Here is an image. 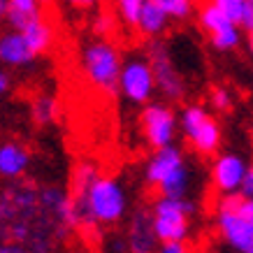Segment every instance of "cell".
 <instances>
[{
	"label": "cell",
	"instance_id": "15",
	"mask_svg": "<svg viewBox=\"0 0 253 253\" xmlns=\"http://www.w3.org/2000/svg\"><path fill=\"white\" fill-rule=\"evenodd\" d=\"M28 151L16 142H5L0 146V174L5 179H16L28 168Z\"/></svg>",
	"mask_w": 253,
	"mask_h": 253
},
{
	"label": "cell",
	"instance_id": "32",
	"mask_svg": "<svg viewBox=\"0 0 253 253\" xmlns=\"http://www.w3.org/2000/svg\"><path fill=\"white\" fill-rule=\"evenodd\" d=\"M249 49L253 51V31H249Z\"/></svg>",
	"mask_w": 253,
	"mask_h": 253
},
{
	"label": "cell",
	"instance_id": "14",
	"mask_svg": "<svg viewBox=\"0 0 253 253\" xmlns=\"http://www.w3.org/2000/svg\"><path fill=\"white\" fill-rule=\"evenodd\" d=\"M179 163H184V156L176 146H163V149H156V154L151 156V161L146 165V181L151 186H158L161 179L168 174L172 168H176Z\"/></svg>",
	"mask_w": 253,
	"mask_h": 253
},
{
	"label": "cell",
	"instance_id": "12",
	"mask_svg": "<svg viewBox=\"0 0 253 253\" xmlns=\"http://www.w3.org/2000/svg\"><path fill=\"white\" fill-rule=\"evenodd\" d=\"M0 12L12 31H23L42 16V0H0Z\"/></svg>",
	"mask_w": 253,
	"mask_h": 253
},
{
	"label": "cell",
	"instance_id": "28",
	"mask_svg": "<svg viewBox=\"0 0 253 253\" xmlns=\"http://www.w3.org/2000/svg\"><path fill=\"white\" fill-rule=\"evenodd\" d=\"M158 253H188V249L184 246V242H165Z\"/></svg>",
	"mask_w": 253,
	"mask_h": 253
},
{
	"label": "cell",
	"instance_id": "16",
	"mask_svg": "<svg viewBox=\"0 0 253 253\" xmlns=\"http://www.w3.org/2000/svg\"><path fill=\"white\" fill-rule=\"evenodd\" d=\"M168 21H169V16L165 14L156 2L146 0L144 9H142V14H139L137 31L142 33V35H149V38H158V35L168 28Z\"/></svg>",
	"mask_w": 253,
	"mask_h": 253
},
{
	"label": "cell",
	"instance_id": "27",
	"mask_svg": "<svg viewBox=\"0 0 253 253\" xmlns=\"http://www.w3.org/2000/svg\"><path fill=\"white\" fill-rule=\"evenodd\" d=\"M0 253H35V251H33V249H28V246L19 244V242H7V244H2Z\"/></svg>",
	"mask_w": 253,
	"mask_h": 253
},
{
	"label": "cell",
	"instance_id": "10",
	"mask_svg": "<svg viewBox=\"0 0 253 253\" xmlns=\"http://www.w3.org/2000/svg\"><path fill=\"white\" fill-rule=\"evenodd\" d=\"M246 165L239 156L235 154H225L221 156L218 161L214 163V186L218 188L221 193H235V191H242V184H244V176H246Z\"/></svg>",
	"mask_w": 253,
	"mask_h": 253
},
{
	"label": "cell",
	"instance_id": "20",
	"mask_svg": "<svg viewBox=\"0 0 253 253\" xmlns=\"http://www.w3.org/2000/svg\"><path fill=\"white\" fill-rule=\"evenodd\" d=\"M114 5H116L119 16L123 19V23L130 26V28H137L139 14H142V9H144L146 0H114Z\"/></svg>",
	"mask_w": 253,
	"mask_h": 253
},
{
	"label": "cell",
	"instance_id": "13",
	"mask_svg": "<svg viewBox=\"0 0 253 253\" xmlns=\"http://www.w3.org/2000/svg\"><path fill=\"white\" fill-rule=\"evenodd\" d=\"M0 58H2L5 65L19 68V65L31 63L35 58V54H33L26 35L21 31H12V33H5L2 40H0Z\"/></svg>",
	"mask_w": 253,
	"mask_h": 253
},
{
	"label": "cell",
	"instance_id": "6",
	"mask_svg": "<svg viewBox=\"0 0 253 253\" xmlns=\"http://www.w3.org/2000/svg\"><path fill=\"white\" fill-rule=\"evenodd\" d=\"M146 58L154 68L156 75V86L161 88V93L169 100H179L184 95V79L176 72L174 63H172V56H169L168 46L163 44L161 40H151L149 46H146Z\"/></svg>",
	"mask_w": 253,
	"mask_h": 253
},
{
	"label": "cell",
	"instance_id": "5",
	"mask_svg": "<svg viewBox=\"0 0 253 253\" xmlns=\"http://www.w3.org/2000/svg\"><path fill=\"white\" fill-rule=\"evenodd\" d=\"M200 26H202V31L209 35L211 40V44L218 49V51H230L235 46L239 44V23H235L230 16H225L221 9L216 7L211 0H205L202 2V7H200Z\"/></svg>",
	"mask_w": 253,
	"mask_h": 253
},
{
	"label": "cell",
	"instance_id": "19",
	"mask_svg": "<svg viewBox=\"0 0 253 253\" xmlns=\"http://www.w3.org/2000/svg\"><path fill=\"white\" fill-rule=\"evenodd\" d=\"M98 169L93 168L91 163H84V165H79L77 169H75V179H72V198H82L88 188H91V184L98 179Z\"/></svg>",
	"mask_w": 253,
	"mask_h": 253
},
{
	"label": "cell",
	"instance_id": "1",
	"mask_svg": "<svg viewBox=\"0 0 253 253\" xmlns=\"http://www.w3.org/2000/svg\"><path fill=\"white\" fill-rule=\"evenodd\" d=\"M84 225H112L126 211V193L119 181L98 176L82 198H72Z\"/></svg>",
	"mask_w": 253,
	"mask_h": 253
},
{
	"label": "cell",
	"instance_id": "23",
	"mask_svg": "<svg viewBox=\"0 0 253 253\" xmlns=\"http://www.w3.org/2000/svg\"><path fill=\"white\" fill-rule=\"evenodd\" d=\"M211 2H214L225 16H230L235 23H242V14H244L246 0H211Z\"/></svg>",
	"mask_w": 253,
	"mask_h": 253
},
{
	"label": "cell",
	"instance_id": "3",
	"mask_svg": "<svg viewBox=\"0 0 253 253\" xmlns=\"http://www.w3.org/2000/svg\"><path fill=\"white\" fill-rule=\"evenodd\" d=\"M193 205L184 198H161L154 205V223L158 239L165 242H184L188 235V216Z\"/></svg>",
	"mask_w": 253,
	"mask_h": 253
},
{
	"label": "cell",
	"instance_id": "25",
	"mask_svg": "<svg viewBox=\"0 0 253 253\" xmlns=\"http://www.w3.org/2000/svg\"><path fill=\"white\" fill-rule=\"evenodd\" d=\"M230 93L225 91V88H214V91H211V105H214L216 109H228L230 107Z\"/></svg>",
	"mask_w": 253,
	"mask_h": 253
},
{
	"label": "cell",
	"instance_id": "22",
	"mask_svg": "<svg viewBox=\"0 0 253 253\" xmlns=\"http://www.w3.org/2000/svg\"><path fill=\"white\" fill-rule=\"evenodd\" d=\"M56 114H58V105H56L54 98H49V95H40V98L33 102V119H35L38 123L54 121Z\"/></svg>",
	"mask_w": 253,
	"mask_h": 253
},
{
	"label": "cell",
	"instance_id": "24",
	"mask_svg": "<svg viewBox=\"0 0 253 253\" xmlns=\"http://www.w3.org/2000/svg\"><path fill=\"white\" fill-rule=\"evenodd\" d=\"M114 26H116V21L109 12H100V14H95V19H93V33H95L98 38L112 35V33H114Z\"/></svg>",
	"mask_w": 253,
	"mask_h": 253
},
{
	"label": "cell",
	"instance_id": "7",
	"mask_svg": "<svg viewBox=\"0 0 253 253\" xmlns=\"http://www.w3.org/2000/svg\"><path fill=\"white\" fill-rule=\"evenodd\" d=\"M218 230L235 251L253 253V221L223 200H218Z\"/></svg>",
	"mask_w": 253,
	"mask_h": 253
},
{
	"label": "cell",
	"instance_id": "8",
	"mask_svg": "<svg viewBox=\"0 0 253 253\" xmlns=\"http://www.w3.org/2000/svg\"><path fill=\"white\" fill-rule=\"evenodd\" d=\"M156 75L149 58H130L121 70V93L130 102H146L154 93Z\"/></svg>",
	"mask_w": 253,
	"mask_h": 253
},
{
	"label": "cell",
	"instance_id": "30",
	"mask_svg": "<svg viewBox=\"0 0 253 253\" xmlns=\"http://www.w3.org/2000/svg\"><path fill=\"white\" fill-rule=\"evenodd\" d=\"M70 7H75V9H88V7H93L98 0H65Z\"/></svg>",
	"mask_w": 253,
	"mask_h": 253
},
{
	"label": "cell",
	"instance_id": "2",
	"mask_svg": "<svg viewBox=\"0 0 253 253\" xmlns=\"http://www.w3.org/2000/svg\"><path fill=\"white\" fill-rule=\"evenodd\" d=\"M79 63H82L84 77L98 91L107 93V95H114V93L121 91L123 63L112 42H107L105 38L86 42L84 49H82V56H79Z\"/></svg>",
	"mask_w": 253,
	"mask_h": 253
},
{
	"label": "cell",
	"instance_id": "31",
	"mask_svg": "<svg viewBox=\"0 0 253 253\" xmlns=\"http://www.w3.org/2000/svg\"><path fill=\"white\" fill-rule=\"evenodd\" d=\"M7 86H9V77L2 72V75H0V91L5 93V91H7Z\"/></svg>",
	"mask_w": 253,
	"mask_h": 253
},
{
	"label": "cell",
	"instance_id": "4",
	"mask_svg": "<svg viewBox=\"0 0 253 253\" xmlns=\"http://www.w3.org/2000/svg\"><path fill=\"white\" fill-rule=\"evenodd\" d=\"M181 128H184L186 139L195 146V151L202 156H211L221 144V130L218 123L207 116L202 107H186L181 116Z\"/></svg>",
	"mask_w": 253,
	"mask_h": 253
},
{
	"label": "cell",
	"instance_id": "21",
	"mask_svg": "<svg viewBox=\"0 0 253 253\" xmlns=\"http://www.w3.org/2000/svg\"><path fill=\"white\" fill-rule=\"evenodd\" d=\"M151 2H156L169 19H176V21L188 19L193 12V0H151Z\"/></svg>",
	"mask_w": 253,
	"mask_h": 253
},
{
	"label": "cell",
	"instance_id": "29",
	"mask_svg": "<svg viewBox=\"0 0 253 253\" xmlns=\"http://www.w3.org/2000/svg\"><path fill=\"white\" fill-rule=\"evenodd\" d=\"M242 195H253V165H249L244 176V184H242Z\"/></svg>",
	"mask_w": 253,
	"mask_h": 253
},
{
	"label": "cell",
	"instance_id": "9",
	"mask_svg": "<svg viewBox=\"0 0 253 253\" xmlns=\"http://www.w3.org/2000/svg\"><path fill=\"white\" fill-rule=\"evenodd\" d=\"M176 119L174 112L168 109L165 105H149L142 114V130H144L146 142L154 149L169 146L174 139Z\"/></svg>",
	"mask_w": 253,
	"mask_h": 253
},
{
	"label": "cell",
	"instance_id": "11",
	"mask_svg": "<svg viewBox=\"0 0 253 253\" xmlns=\"http://www.w3.org/2000/svg\"><path fill=\"white\" fill-rule=\"evenodd\" d=\"M158 232H156V223H154V209H137L132 216V225H130V235H128V249L130 253H154Z\"/></svg>",
	"mask_w": 253,
	"mask_h": 253
},
{
	"label": "cell",
	"instance_id": "26",
	"mask_svg": "<svg viewBox=\"0 0 253 253\" xmlns=\"http://www.w3.org/2000/svg\"><path fill=\"white\" fill-rule=\"evenodd\" d=\"M244 31H253V0L244 2V14H242V23H239Z\"/></svg>",
	"mask_w": 253,
	"mask_h": 253
},
{
	"label": "cell",
	"instance_id": "18",
	"mask_svg": "<svg viewBox=\"0 0 253 253\" xmlns=\"http://www.w3.org/2000/svg\"><path fill=\"white\" fill-rule=\"evenodd\" d=\"M21 33L26 35V40H28V44H31L35 56L44 54L46 49L51 46V42H54V28L44 21V16L35 19V21H33L31 26H26Z\"/></svg>",
	"mask_w": 253,
	"mask_h": 253
},
{
	"label": "cell",
	"instance_id": "17",
	"mask_svg": "<svg viewBox=\"0 0 253 253\" xmlns=\"http://www.w3.org/2000/svg\"><path fill=\"white\" fill-rule=\"evenodd\" d=\"M156 188L163 198H184L186 191H188V169H186L184 163H179L176 168L169 169Z\"/></svg>",
	"mask_w": 253,
	"mask_h": 253
}]
</instances>
